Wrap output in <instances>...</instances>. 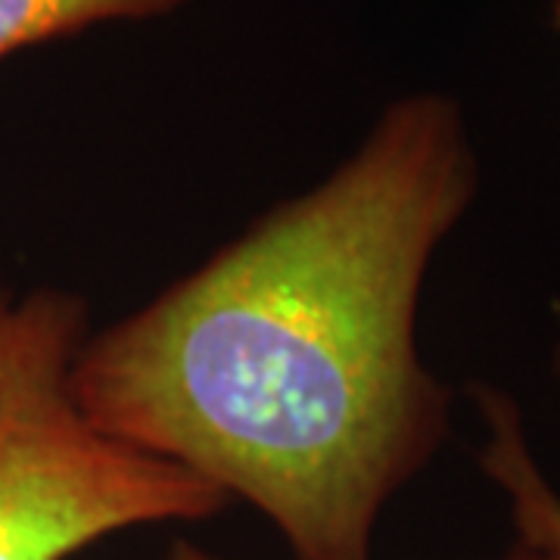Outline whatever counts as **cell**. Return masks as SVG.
<instances>
[{
  "label": "cell",
  "mask_w": 560,
  "mask_h": 560,
  "mask_svg": "<svg viewBox=\"0 0 560 560\" xmlns=\"http://www.w3.org/2000/svg\"><path fill=\"white\" fill-rule=\"evenodd\" d=\"M187 0H0V60L109 22L160 20Z\"/></svg>",
  "instance_id": "277c9868"
},
{
  "label": "cell",
  "mask_w": 560,
  "mask_h": 560,
  "mask_svg": "<svg viewBox=\"0 0 560 560\" xmlns=\"http://www.w3.org/2000/svg\"><path fill=\"white\" fill-rule=\"evenodd\" d=\"M477 194L460 103L396 97L330 175L91 330L81 411L259 511L293 560H374L383 511L452 430L418 315Z\"/></svg>",
  "instance_id": "6da1fadb"
},
{
  "label": "cell",
  "mask_w": 560,
  "mask_h": 560,
  "mask_svg": "<svg viewBox=\"0 0 560 560\" xmlns=\"http://www.w3.org/2000/svg\"><path fill=\"white\" fill-rule=\"evenodd\" d=\"M482 423L477 464L508 511V545L499 560H560V489L533 448L521 401L499 383H470Z\"/></svg>",
  "instance_id": "3957f363"
},
{
  "label": "cell",
  "mask_w": 560,
  "mask_h": 560,
  "mask_svg": "<svg viewBox=\"0 0 560 560\" xmlns=\"http://www.w3.org/2000/svg\"><path fill=\"white\" fill-rule=\"evenodd\" d=\"M555 20H558V28H560V0H555Z\"/></svg>",
  "instance_id": "52a82bcc"
},
{
  "label": "cell",
  "mask_w": 560,
  "mask_h": 560,
  "mask_svg": "<svg viewBox=\"0 0 560 560\" xmlns=\"http://www.w3.org/2000/svg\"><path fill=\"white\" fill-rule=\"evenodd\" d=\"M160 560H228L215 555V551H209V548H202L200 541H190V539H175L168 548H165V555Z\"/></svg>",
  "instance_id": "5b68a950"
},
{
  "label": "cell",
  "mask_w": 560,
  "mask_h": 560,
  "mask_svg": "<svg viewBox=\"0 0 560 560\" xmlns=\"http://www.w3.org/2000/svg\"><path fill=\"white\" fill-rule=\"evenodd\" d=\"M88 334L79 293L0 296V560H69L128 529L212 521L231 504L81 411L72 368Z\"/></svg>",
  "instance_id": "7a4b0ae2"
},
{
  "label": "cell",
  "mask_w": 560,
  "mask_h": 560,
  "mask_svg": "<svg viewBox=\"0 0 560 560\" xmlns=\"http://www.w3.org/2000/svg\"><path fill=\"white\" fill-rule=\"evenodd\" d=\"M551 371H555V381L560 383V340L555 342V349H551Z\"/></svg>",
  "instance_id": "8992f818"
}]
</instances>
